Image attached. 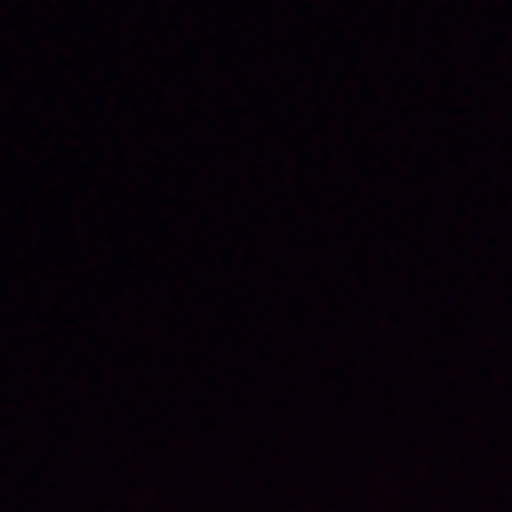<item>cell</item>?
I'll use <instances>...</instances> for the list:
<instances>
[]
</instances>
